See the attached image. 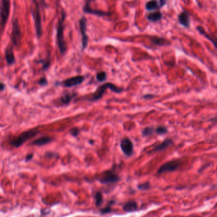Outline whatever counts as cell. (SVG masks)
Instances as JSON below:
<instances>
[{"label": "cell", "instance_id": "obj_3", "mask_svg": "<svg viewBox=\"0 0 217 217\" xmlns=\"http://www.w3.org/2000/svg\"><path fill=\"white\" fill-rule=\"evenodd\" d=\"M38 133L39 131L37 129H31L27 131H24V132L19 135V136H17V138L12 139L10 143L11 145L13 146V147L18 148L22 146L26 141L33 138L34 136H35Z\"/></svg>", "mask_w": 217, "mask_h": 217}, {"label": "cell", "instance_id": "obj_31", "mask_svg": "<svg viewBox=\"0 0 217 217\" xmlns=\"http://www.w3.org/2000/svg\"><path fill=\"white\" fill-rule=\"evenodd\" d=\"M38 84H39V85H42V86H45V85H47L48 83H47V78H45V77H43L42 78H40V80L38 81Z\"/></svg>", "mask_w": 217, "mask_h": 217}, {"label": "cell", "instance_id": "obj_32", "mask_svg": "<svg viewBox=\"0 0 217 217\" xmlns=\"http://www.w3.org/2000/svg\"><path fill=\"white\" fill-rule=\"evenodd\" d=\"M155 98V95H153V94H145L143 96V99H147V100H150V99H152L153 98Z\"/></svg>", "mask_w": 217, "mask_h": 217}, {"label": "cell", "instance_id": "obj_5", "mask_svg": "<svg viewBox=\"0 0 217 217\" xmlns=\"http://www.w3.org/2000/svg\"><path fill=\"white\" fill-rule=\"evenodd\" d=\"M181 164V160L179 159H174L169 160L167 163H165L158 169L157 173L159 174H163L165 173L173 172L177 170Z\"/></svg>", "mask_w": 217, "mask_h": 217}, {"label": "cell", "instance_id": "obj_1", "mask_svg": "<svg viewBox=\"0 0 217 217\" xmlns=\"http://www.w3.org/2000/svg\"><path fill=\"white\" fill-rule=\"evenodd\" d=\"M61 19L59 21L57 26V44L60 54H64L66 51V46L64 38V21L66 18V13L64 11L62 12Z\"/></svg>", "mask_w": 217, "mask_h": 217}, {"label": "cell", "instance_id": "obj_20", "mask_svg": "<svg viewBox=\"0 0 217 217\" xmlns=\"http://www.w3.org/2000/svg\"><path fill=\"white\" fill-rule=\"evenodd\" d=\"M145 8L148 11H154L155 10L160 9L159 4L157 0H150L146 3Z\"/></svg>", "mask_w": 217, "mask_h": 217}, {"label": "cell", "instance_id": "obj_30", "mask_svg": "<svg viewBox=\"0 0 217 217\" xmlns=\"http://www.w3.org/2000/svg\"><path fill=\"white\" fill-rule=\"evenodd\" d=\"M80 133V130L78 128H73L70 130V133L74 137H77Z\"/></svg>", "mask_w": 217, "mask_h": 217}, {"label": "cell", "instance_id": "obj_19", "mask_svg": "<svg viewBox=\"0 0 217 217\" xmlns=\"http://www.w3.org/2000/svg\"><path fill=\"white\" fill-rule=\"evenodd\" d=\"M51 141L52 138L50 137H48V136H43V137L39 138L33 141L31 143V145L35 146H43L50 143Z\"/></svg>", "mask_w": 217, "mask_h": 217}, {"label": "cell", "instance_id": "obj_35", "mask_svg": "<svg viewBox=\"0 0 217 217\" xmlns=\"http://www.w3.org/2000/svg\"><path fill=\"white\" fill-rule=\"evenodd\" d=\"M5 89V85H4L3 83H1V91L3 92L4 89Z\"/></svg>", "mask_w": 217, "mask_h": 217}, {"label": "cell", "instance_id": "obj_22", "mask_svg": "<svg viewBox=\"0 0 217 217\" xmlns=\"http://www.w3.org/2000/svg\"><path fill=\"white\" fill-rule=\"evenodd\" d=\"M77 94L75 93H67L64 94L61 98H60V102L62 103L63 104H68L76 96Z\"/></svg>", "mask_w": 217, "mask_h": 217}, {"label": "cell", "instance_id": "obj_10", "mask_svg": "<svg viewBox=\"0 0 217 217\" xmlns=\"http://www.w3.org/2000/svg\"><path fill=\"white\" fill-rule=\"evenodd\" d=\"M80 31L82 37V50L87 48L88 45L89 38L86 33L87 31V20L85 17H82L79 21Z\"/></svg>", "mask_w": 217, "mask_h": 217}, {"label": "cell", "instance_id": "obj_11", "mask_svg": "<svg viewBox=\"0 0 217 217\" xmlns=\"http://www.w3.org/2000/svg\"><path fill=\"white\" fill-rule=\"evenodd\" d=\"M85 78L81 75H78V76L73 77L72 78H68L65 80L63 82V85L66 87H72L73 86H76L83 83L84 81Z\"/></svg>", "mask_w": 217, "mask_h": 217}, {"label": "cell", "instance_id": "obj_23", "mask_svg": "<svg viewBox=\"0 0 217 217\" xmlns=\"http://www.w3.org/2000/svg\"><path fill=\"white\" fill-rule=\"evenodd\" d=\"M155 133V128L150 126V127H147L143 129L142 135L143 136H152Z\"/></svg>", "mask_w": 217, "mask_h": 217}, {"label": "cell", "instance_id": "obj_27", "mask_svg": "<svg viewBox=\"0 0 217 217\" xmlns=\"http://www.w3.org/2000/svg\"><path fill=\"white\" fill-rule=\"evenodd\" d=\"M137 187L139 190L141 191H147L149 190L151 187V185L149 181H147V182H145L143 183H141L138 185Z\"/></svg>", "mask_w": 217, "mask_h": 217}, {"label": "cell", "instance_id": "obj_16", "mask_svg": "<svg viewBox=\"0 0 217 217\" xmlns=\"http://www.w3.org/2000/svg\"><path fill=\"white\" fill-rule=\"evenodd\" d=\"M4 55H5L7 63L8 65H12L15 63V61H16V59H15L14 57V54L13 52V48L12 45H8V47L5 50Z\"/></svg>", "mask_w": 217, "mask_h": 217}, {"label": "cell", "instance_id": "obj_15", "mask_svg": "<svg viewBox=\"0 0 217 217\" xmlns=\"http://www.w3.org/2000/svg\"><path fill=\"white\" fill-rule=\"evenodd\" d=\"M197 30L199 31V33L204 36L205 38H206L208 40H209L210 41H211L212 42V43L213 44L214 46L216 48H217V37L213 36V35L210 34L208 33H206V31H205V29L202 27V26H198L197 27Z\"/></svg>", "mask_w": 217, "mask_h": 217}, {"label": "cell", "instance_id": "obj_29", "mask_svg": "<svg viewBox=\"0 0 217 217\" xmlns=\"http://www.w3.org/2000/svg\"><path fill=\"white\" fill-rule=\"evenodd\" d=\"M40 62L43 63V69L44 70H46L48 68L50 65V56H48L47 59H45L44 60H41Z\"/></svg>", "mask_w": 217, "mask_h": 217}, {"label": "cell", "instance_id": "obj_26", "mask_svg": "<svg viewBox=\"0 0 217 217\" xmlns=\"http://www.w3.org/2000/svg\"><path fill=\"white\" fill-rule=\"evenodd\" d=\"M115 203V201L114 200H112L109 202V203L108 204V206H107L105 207L104 208L101 210V214H107V213H109L112 211V208H111V206H112V204H113Z\"/></svg>", "mask_w": 217, "mask_h": 217}, {"label": "cell", "instance_id": "obj_17", "mask_svg": "<svg viewBox=\"0 0 217 217\" xmlns=\"http://www.w3.org/2000/svg\"><path fill=\"white\" fill-rule=\"evenodd\" d=\"M138 204L134 201H130L125 203L123 206V210L125 212H134L138 210Z\"/></svg>", "mask_w": 217, "mask_h": 217}, {"label": "cell", "instance_id": "obj_12", "mask_svg": "<svg viewBox=\"0 0 217 217\" xmlns=\"http://www.w3.org/2000/svg\"><path fill=\"white\" fill-rule=\"evenodd\" d=\"M174 144V141L171 138H166L165 139L162 143L158 144L157 145L155 146L154 148L152 150L151 152H163V151L168 149L171 146Z\"/></svg>", "mask_w": 217, "mask_h": 217}, {"label": "cell", "instance_id": "obj_33", "mask_svg": "<svg viewBox=\"0 0 217 217\" xmlns=\"http://www.w3.org/2000/svg\"><path fill=\"white\" fill-rule=\"evenodd\" d=\"M157 1L159 2L160 8H163L165 5L166 3H167L168 0H157Z\"/></svg>", "mask_w": 217, "mask_h": 217}, {"label": "cell", "instance_id": "obj_34", "mask_svg": "<svg viewBox=\"0 0 217 217\" xmlns=\"http://www.w3.org/2000/svg\"><path fill=\"white\" fill-rule=\"evenodd\" d=\"M33 158V154H29L26 156L25 160H26V162H28V161L31 160Z\"/></svg>", "mask_w": 217, "mask_h": 217}, {"label": "cell", "instance_id": "obj_14", "mask_svg": "<svg viewBox=\"0 0 217 217\" xmlns=\"http://www.w3.org/2000/svg\"><path fill=\"white\" fill-rule=\"evenodd\" d=\"M178 21L180 24L185 28H189L190 25V17L188 12L183 11L178 16Z\"/></svg>", "mask_w": 217, "mask_h": 217}, {"label": "cell", "instance_id": "obj_4", "mask_svg": "<svg viewBox=\"0 0 217 217\" xmlns=\"http://www.w3.org/2000/svg\"><path fill=\"white\" fill-rule=\"evenodd\" d=\"M33 1L35 4V7L33 10V13L34 21V24H35V29H36L37 37L38 38H40V37H42L43 35L42 17H41V14H40V10L39 4L36 1V0H33Z\"/></svg>", "mask_w": 217, "mask_h": 217}, {"label": "cell", "instance_id": "obj_2", "mask_svg": "<svg viewBox=\"0 0 217 217\" xmlns=\"http://www.w3.org/2000/svg\"><path fill=\"white\" fill-rule=\"evenodd\" d=\"M107 89H110L111 90H112L113 92L115 93H120L123 91L122 88L117 87L116 85L112 83H106L100 85L96 89V90H95V92L93 94L92 98L90 100L92 101H98L101 98H102L105 90Z\"/></svg>", "mask_w": 217, "mask_h": 217}, {"label": "cell", "instance_id": "obj_7", "mask_svg": "<svg viewBox=\"0 0 217 217\" xmlns=\"http://www.w3.org/2000/svg\"><path fill=\"white\" fill-rule=\"evenodd\" d=\"M10 8V0H1V26L4 28L7 22Z\"/></svg>", "mask_w": 217, "mask_h": 217}, {"label": "cell", "instance_id": "obj_21", "mask_svg": "<svg viewBox=\"0 0 217 217\" xmlns=\"http://www.w3.org/2000/svg\"><path fill=\"white\" fill-rule=\"evenodd\" d=\"M163 17V14L160 12H154L153 13H150L148 15L147 19L150 22H157L159 21Z\"/></svg>", "mask_w": 217, "mask_h": 217}, {"label": "cell", "instance_id": "obj_6", "mask_svg": "<svg viewBox=\"0 0 217 217\" xmlns=\"http://www.w3.org/2000/svg\"><path fill=\"white\" fill-rule=\"evenodd\" d=\"M120 180V178L119 176L117 174H116L115 171L113 170H108L104 171L98 178V180L103 184L116 183L118 182Z\"/></svg>", "mask_w": 217, "mask_h": 217}, {"label": "cell", "instance_id": "obj_13", "mask_svg": "<svg viewBox=\"0 0 217 217\" xmlns=\"http://www.w3.org/2000/svg\"><path fill=\"white\" fill-rule=\"evenodd\" d=\"M92 1V0H87L86 3H85L84 7V12L87 13H90V14H94V15H97L99 16H109L110 15V13L108 12H104L103 11L100 10H93L90 7V4L89 3Z\"/></svg>", "mask_w": 217, "mask_h": 217}, {"label": "cell", "instance_id": "obj_9", "mask_svg": "<svg viewBox=\"0 0 217 217\" xmlns=\"http://www.w3.org/2000/svg\"><path fill=\"white\" fill-rule=\"evenodd\" d=\"M120 148L123 153L128 157H131L134 154L133 143L128 138H124L121 140Z\"/></svg>", "mask_w": 217, "mask_h": 217}, {"label": "cell", "instance_id": "obj_8", "mask_svg": "<svg viewBox=\"0 0 217 217\" xmlns=\"http://www.w3.org/2000/svg\"><path fill=\"white\" fill-rule=\"evenodd\" d=\"M11 40L13 45L19 47L21 42V28L18 22V20L16 19L13 21V29L11 35Z\"/></svg>", "mask_w": 217, "mask_h": 217}, {"label": "cell", "instance_id": "obj_18", "mask_svg": "<svg viewBox=\"0 0 217 217\" xmlns=\"http://www.w3.org/2000/svg\"><path fill=\"white\" fill-rule=\"evenodd\" d=\"M151 42L157 46H164V45H169L170 42L168 40L163 37H158L157 36H154L150 37Z\"/></svg>", "mask_w": 217, "mask_h": 217}, {"label": "cell", "instance_id": "obj_28", "mask_svg": "<svg viewBox=\"0 0 217 217\" xmlns=\"http://www.w3.org/2000/svg\"><path fill=\"white\" fill-rule=\"evenodd\" d=\"M96 78L100 82H104L107 79V73L104 72H99L96 75Z\"/></svg>", "mask_w": 217, "mask_h": 217}, {"label": "cell", "instance_id": "obj_24", "mask_svg": "<svg viewBox=\"0 0 217 217\" xmlns=\"http://www.w3.org/2000/svg\"><path fill=\"white\" fill-rule=\"evenodd\" d=\"M94 198H95V206H96L97 207H100L103 204V198L102 194L99 192H98L95 193Z\"/></svg>", "mask_w": 217, "mask_h": 217}, {"label": "cell", "instance_id": "obj_25", "mask_svg": "<svg viewBox=\"0 0 217 217\" xmlns=\"http://www.w3.org/2000/svg\"><path fill=\"white\" fill-rule=\"evenodd\" d=\"M168 132V128L165 126H159L155 128V133L158 135H164Z\"/></svg>", "mask_w": 217, "mask_h": 217}]
</instances>
